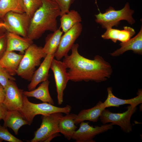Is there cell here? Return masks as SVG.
<instances>
[{
    "label": "cell",
    "mask_w": 142,
    "mask_h": 142,
    "mask_svg": "<svg viewBox=\"0 0 142 142\" xmlns=\"http://www.w3.org/2000/svg\"><path fill=\"white\" fill-rule=\"evenodd\" d=\"M104 102L99 101L94 107L89 109L82 110L74 120L76 125L85 120L97 122L103 110L106 108Z\"/></svg>",
    "instance_id": "ac0fdd59"
},
{
    "label": "cell",
    "mask_w": 142,
    "mask_h": 142,
    "mask_svg": "<svg viewBox=\"0 0 142 142\" xmlns=\"http://www.w3.org/2000/svg\"><path fill=\"white\" fill-rule=\"evenodd\" d=\"M10 11L24 12L20 0H0V19H2L4 15Z\"/></svg>",
    "instance_id": "d4e9b609"
},
{
    "label": "cell",
    "mask_w": 142,
    "mask_h": 142,
    "mask_svg": "<svg viewBox=\"0 0 142 142\" xmlns=\"http://www.w3.org/2000/svg\"><path fill=\"white\" fill-rule=\"evenodd\" d=\"M20 1L24 12L31 19L42 4V0H20Z\"/></svg>",
    "instance_id": "484cf974"
},
{
    "label": "cell",
    "mask_w": 142,
    "mask_h": 142,
    "mask_svg": "<svg viewBox=\"0 0 142 142\" xmlns=\"http://www.w3.org/2000/svg\"><path fill=\"white\" fill-rule=\"evenodd\" d=\"M123 28L122 30L108 28L101 37L104 39H111L115 43L117 40L121 42H125L131 38L135 32L134 29L129 27L125 26Z\"/></svg>",
    "instance_id": "d6986e66"
},
{
    "label": "cell",
    "mask_w": 142,
    "mask_h": 142,
    "mask_svg": "<svg viewBox=\"0 0 142 142\" xmlns=\"http://www.w3.org/2000/svg\"><path fill=\"white\" fill-rule=\"evenodd\" d=\"M134 12L130 8L129 3H127L121 10H116L113 7H109L103 13L99 11V13L95 15L96 22L101 25L102 27L106 29L115 26L117 27L121 20H125L132 25L135 22L132 17Z\"/></svg>",
    "instance_id": "5b68a950"
},
{
    "label": "cell",
    "mask_w": 142,
    "mask_h": 142,
    "mask_svg": "<svg viewBox=\"0 0 142 142\" xmlns=\"http://www.w3.org/2000/svg\"><path fill=\"white\" fill-rule=\"evenodd\" d=\"M6 32L0 34V59L6 51L7 39Z\"/></svg>",
    "instance_id": "f546056e"
},
{
    "label": "cell",
    "mask_w": 142,
    "mask_h": 142,
    "mask_svg": "<svg viewBox=\"0 0 142 142\" xmlns=\"http://www.w3.org/2000/svg\"><path fill=\"white\" fill-rule=\"evenodd\" d=\"M5 97V92L3 86L0 83V104L3 103Z\"/></svg>",
    "instance_id": "1f68e13d"
},
{
    "label": "cell",
    "mask_w": 142,
    "mask_h": 142,
    "mask_svg": "<svg viewBox=\"0 0 142 142\" xmlns=\"http://www.w3.org/2000/svg\"><path fill=\"white\" fill-rule=\"evenodd\" d=\"M7 51L19 52L24 54L25 50L33 43V40L16 33L6 32Z\"/></svg>",
    "instance_id": "5bb4252c"
},
{
    "label": "cell",
    "mask_w": 142,
    "mask_h": 142,
    "mask_svg": "<svg viewBox=\"0 0 142 142\" xmlns=\"http://www.w3.org/2000/svg\"><path fill=\"white\" fill-rule=\"evenodd\" d=\"M142 27L138 33L135 37L127 41L121 42L120 48L110 53L113 57H117L122 54L125 52L132 50L135 54L141 55L142 54Z\"/></svg>",
    "instance_id": "2e32d148"
},
{
    "label": "cell",
    "mask_w": 142,
    "mask_h": 142,
    "mask_svg": "<svg viewBox=\"0 0 142 142\" xmlns=\"http://www.w3.org/2000/svg\"><path fill=\"white\" fill-rule=\"evenodd\" d=\"M10 80H16V79L10 75L6 70L0 65V83L4 88Z\"/></svg>",
    "instance_id": "f1b7e54d"
},
{
    "label": "cell",
    "mask_w": 142,
    "mask_h": 142,
    "mask_svg": "<svg viewBox=\"0 0 142 142\" xmlns=\"http://www.w3.org/2000/svg\"><path fill=\"white\" fill-rule=\"evenodd\" d=\"M8 111L3 103L0 104V120L3 119Z\"/></svg>",
    "instance_id": "4dcf8cb0"
},
{
    "label": "cell",
    "mask_w": 142,
    "mask_h": 142,
    "mask_svg": "<svg viewBox=\"0 0 142 142\" xmlns=\"http://www.w3.org/2000/svg\"><path fill=\"white\" fill-rule=\"evenodd\" d=\"M54 58V54L47 55L39 67L34 73L31 82L28 86L29 91L34 89L39 84L48 79L51 64Z\"/></svg>",
    "instance_id": "4fadbf2b"
},
{
    "label": "cell",
    "mask_w": 142,
    "mask_h": 142,
    "mask_svg": "<svg viewBox=\"0 0 142 142\" xmlns=\"http://www.w3.org/2000/svg\"><path fill=\"white\" fill-rule=\"evenodd\" d=\"M4 89L5 97L3 104L8 110H18L23 105V90L19 89L14 81L11 80Z\"/></svg>",
    "instance_id": "7c38bea8"
},
{
    "label": "cell",
    "mask_w": 142,
    "mask_h": 142,
    "mask_svg": "<svg viewBox=\"0 0 142 142\" xmlns=\"http://www.w3.org/2000/svg\"><path fill=\"white\" fill-rule=\"evenodd\" d=\"M50 69L53 72L55 82L58 103L60 105L63 102L64 91L69 80L67 69L63 61L54 58L52 62Z\"/></svg>",
    "instance_id": "30bf717a"
},
{
    "label": "cell",
    "mask_w": 142,
    "mask_h": 142,
    "mask_svg": "<svg viewBox=\"0 0 142 142\" xmlns=\"http://www.w3.org/2000/svg\"><path fill=\"white\" fill-rule=\"evenodd\" d=\"M82 29V24L78 22L62 36L59 46L54 54L55 59L60 60L68 55V52L81 34Z\"/></svg>",
    "instance_id": "8fae6325"
},
{
    "label": "cell",
    "mask_w": 142,
    "mask_h": 142,
    "mask_svg": "<svg viewBox=\"0 0 142 142\" xmlns=\"http://www.w3.org/2000/svg\"><path fill=\"white\" fill-rule=\"evenodd\" d=\"M42 6L31 19L27 37L33 40L40 38L46 31L53 32L58 28L57 17L60 15L58 5L50 0H42Z\"/></svg>",
    "instance_id": "7a4b0ae2"
},
{
    "label": "cell",
    "mask_w": 142,
    "mask_h": 142,
    "mask_svg": "<svg viewBox=\"0 0 142 142\" xmlns=\"http://www.w3.org/2000/svg\"><path fill=\"white\" fill-rule=\"evenodd\" d=\"M127 110L123 113H113L105 108L102 112L99 119L103 124L112 123L119 126L124 132L129 133L132 130L131 118L137 110L136 107L130 105L127 107Z\"/></svg>",
    "instance_id": "52a82bcc"
},
{
    "label": "cell",
    "mask_w": 142,
    "mask_h": 142,
    "mask_svg": "<svg viewBox=\"0 0 142 142\" xmlns=\"http://www.w3.org/2000/svg\"><path fill=\"white\" fill-rule=\"evenodd\" d=\"M2 141H2V140H1V139H0V142H2Z\"/></svg>",
    "instance_id": "e575fe53"
},
{
    "label": "cell",
    "mask_w": 142,
    "mask_h": 142,
    "mask_svg": "<svg viewBox=\"0 0 142 142\" xmlns=\"http://www.w3.org/2000/svg\"><path fill=\"white\" fill-rule=\"evenodd\" d=\"M76 116L77 115L73 113L66 114L62 116L59 123V132L69 140L72 139L77 128L74 121Z\"/></svg>",
    "instance_id": "7402d4cb"
},
{
    "label": "cell",
    "mask_w": 142,
    "mask_h": 142,
    "mask_svg": "<svg viewBox=\"0 0 142 142\" xmlns=\"http://www.w3.org/2000/svg\"><path fill=\"white\" fill-rule=\"evenodd\" d=\"M62 113H55L42 115V122L40 127L34 133L31 142H44L52 135L59 133V124L63 116Z\"/></svg>",
    "instance_id": "ba28073f"
},
{
    "label": "cell",
    "mask_w": 142,
    "mask_h": 142,
    "mask_svg": "<svg viewBox=\"0 0 142 142\" xmlns=\"http://www.w3.org/2000/svg\"><path fill=\"white\" fill-rule=\"evenodd\" d=\"M47 55L44 52L42 47L33 43L25 50L17 74L22 78L30 81L36 67L40 65L41 59Z\"/></svg>",
    "instance_id": "277c9868"
},
{
    "label": "cell",
    "mask_w": 142,
    "mask_h": 142,
    "mask_svg": "<svg viewBox=\"0 0 142 142\" xmlns=\"http://www.w3.org/2000/svg\"><path fill=\"white\" fill-rule=\"evenodd\" d=\"M60 136V135L59 134V133H55L50 136L45 140L44 142H50L52 139L54 138Z\"/></svg>",
    "instance_id": "836d02e7"
},
{
    "label": "cell",
    "mask_w": 142,
    "mask_h": 142,
    "mask_svg": "<svg viewBox=\"0 0 142 142\" xmlns=\"http://www.w3.org/2000/svg\"><path fill=\"white\" fill-rule=\"evenodd\" d=\"M59 27L53 33L48 34L43 47L44 52L47 54H54L59 46L63 33Z\"/></svg>",
    "instance_id": "603a6c76"
},
{
    "label": "cell",
    "mask_w": 142,
    "mask_h": 142,
    "mask_svg": "<svg viewBox=\"0 0 142 142\" xmlns=\"http://www.w3.org/2000/svg\"><path fill=\"white\" fill-rule=\"evenodd\" d=\"M2 19L6 32L27 37L31 18L26 13L10 11Z\"/></svg>",
    "instance_id": "8992f818"
},
{
    "label": "cell",
    "mask_w": 142,
    "mask_h": 142,
    "mask_svg": "<svg viewBox=\"0 0 142 142\" xmlns=\"http://www.w3.org/2000/svg\"><path fill=\"white\" fill-rule=\"evenodd\" d=\"M78 44H74L70 55L63 58L69 80L76 82L84 81L99 83L111 77L113 70L110 64L102 56H95L93 60L85 58L79 53Z\"/></svg>",
    "instance_id": "6da1fadb"
},
{
    "label": "cell",
    "mask_w": 142,
    "mask_h": 142,
    "mask_svg": "<svg viewBox=\"0 0 142 142\" xmlns=\"http://www.w3.org/2000/svg\"><path fill=\"white\" fill-rule=\"evenodd\" d=\"M3 120L4 121L3 126L11 128L16 135L18 134V130L21 126L28 125V122L23 116L16 110H8Z\"/></svg>",
    "instance_id": "ffe728a7"
},
{
    "label": "cell",
    "mask_w": 142,
    "mask_h": 142,
    "mask_svg": "<svg viewBox=\"0 0 142 142\" xmlns=\"http://www.w3.org/2000/svg\"><path fill=\"white\" fill-rule=\"evenodd\" d=\"M89 122L82 121L80 123L79 129L73 134L72 139L77 142H94V138L97 135L113 128L112 123L94 127L90 125Z\"/></svg>",
    "instance_id": "9c48e42d"
},
{
    "label": "cell",
    "mask_w": 142,
    "mask_h": 142,
    "mask_svg": "<svg viewBox=\"0 0 142 142\" xmlns=\"http://www.w3.org/2000/svg\"><path fill=\"white\" fill-rule=\"evenodd\" d=\"M107 90V97L104 102L106 108L112 106L119 107L120 105L126 104H129L134 108L142 103L141 89L138 90L136 96L127 99L119 98L115 96L113 93L112 89L111 87H108Z\"/></svg>",
    "instance_id": "9a60e30c"
},
{
    "label": "cell",
    "mask_w": 142,
    "mask_h": 142,
    "mask_svg": "<svg viewBox=\"0 0 142 142\" xmlns=\"http://www.w3.org/2000/svg\"><path fill=\"white\" fill-rule=\"evenodd\" d=\"M56 3L60 11V16L63 14L68 13L71 4L75 0H50Z\"/></svg>",
    "instance_id": "83f0119b"
},
{
    "label": "cell",
    "mask_w": 142,
    "mask_h": 142,
    "mask_svg": "<svg viewBox=\"0 0 142 142\" xmlns=\"http://www.w3.org/2000/svg\"><path fill=\"white\" fill-rule=\"evenodd\" d=\"M60 19V28L64 33L72 27L75 24L82 21V18L78 12L72 10L63 14Z\"/></svg>",
    "instance_id": "cb8c5ba5"
},
{
    "label": "cell",
    "mask_w": 142,
    "mask_h": 142,
    "mask_svg": "<svg viewBox=\"0 0 142 142\" xmlns=\"http://www.w3.org/2000/svg\"><path fill=\"white\" fill-rule=\"evenodd\" d=\"M50 82L47 79L43 82L36 89L29 91H23L24 95L27 97H33L43 102H46L54 105V102L51 98L49 91Z\"/></svg>",
    "instance_id": "44dd1931"
},
{
    "label": "cell",
    "mask_w": 142,
    "mask_h": 142,
    "mask_svg": "<svg viewBox=\"0 0 142 142\" xmlns=\"http://www.w3.org/2000/svg\"><path fill=\"white\" fill-rule=\"evenodd\" d=\"M24 54L14 51H6L0 59V65L9 74L13 76L17 74L19 64Z\"/></svg>",
    "instance_id": "e0dca14e"
},
{
    "label": "cell",
    "mask_w": 142,
    "mask_h": 142,
    "mask_svg": "<svg viewBox=\"0 0 142 142\" xmlns=\"http://www.w3.org/2000/svg\"><path fill=\"white\" fill-rule=\"evenodd\" d=\"M71 109V106L69 105L60 107L46 102L39 104L32 103L29 100L27 97L24 95L22 106L18 111L28 122V125H30L34 118L37 115H47L55 113L67 114L70 113Z\"/></svg>",
    "instance_id": "3957f363"
},
{
    "label": "cell",
    "mask_w": 142,
    "mask_h": 142,
    "mask_svg": "<svg viewBox=\"0 0 142 142\" xmlns=\"http://www.w3.org/2000/svg\"><path fill=\"white\" fill-rule=\"evenodd\" d=\"M0 139L9 142H22L23 141L11 134L7 128L0 124Z\"/></svg>",
    "instance_id": "4316f807"
},
{
    "label": "cell",
    "mask_w": 142,
    "mask_h": 142,
    "mask_svg": "<svg viewBox=\"0 0 142 142\" xmlns=\"http://www.w3.org/2000/svg\"><path fill=\"white\" fill-rule=\"evenodd\" d=\"M6 32L4 27L2 19H0V34Z\"/></svg>",
    "instance_id": "d6a6232c"
}]
</instances>
